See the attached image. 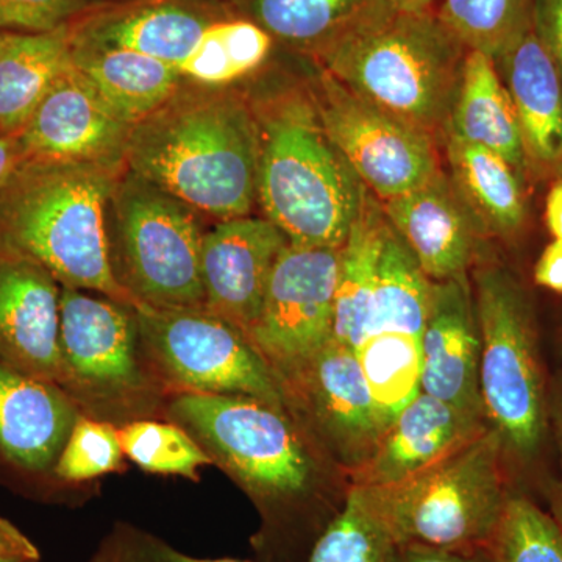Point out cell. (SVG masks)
<instances>
[{"mask_svg":"<svg viewBox=\"0 0 562 562\" xmlns=\"http://www.w3.org/2000/svg\"><path fill=\"white\" fill-rule=\"evenodd\" d=\"M258 151L249 99L187 81L133 125L125 169L222 222L250 216L257 205Z\"/></svg>","mask_w":562,"mask_h":562,"instance_id":"cell-1","label":"cell"},{"mask_svg":"<svg viewBox=\"0 0 562 562\" xmlns=\"http://www.w3.org/2000/svg\"><path fill=\"white\" fill-rule=\"evenodd\" d=\"M124 171L85 162L22 161L0 188V250L38 262L63 288L135 308L111 269L106 209Z\"/></svg>","mask_w":562,"mask_h":562,"instance_id":"cell-2","label":"cell"},{"mask_svg":"<svg viewBox=\"0 0 562 562\" xmlns=\"http://www.w3.org/2000/svg\"><path fill=\"white\" fill-rule=\"evenodd\" d=\"M258 128V203L302 247L341 249L366 187L322 124L312 92L249 99Z\"/></svg>","mask_w":562,"mask_h":562,"instance_id":"cell-3","label":"cell"},{"mask_svg":"<svg viewBox=\"0 0 562 562\" xmlns=\"http://www.w3.org/2000/svg\"><path fill=\"white\" fill-rule=\"evenodd\" d=\"M468 47L435 10H384L313 55L344 87L436 135L447 131Z\"/></svg>","mask_w":562,"mask_h":562,"instance_id":"cell-4","label":"cell"},{"mask_svg":"<svg viewBox=\"0 0 562 562\" xmlns=\"http://www.w3.org/2000/svg\"><path fill=\"white\" fill-rule=\"evenodd\" d=\"M169 413L257 501L269 530L303 514L316 464L286 413L247 395L195 391L177 394Z\"/></svg>","mask_w":562,"mask_h":562,"instance_id":"cell-5","label":"cell"},{"mask_svg":"<svg viewBox=\"0 0 562 562\" xmlns=\"http://www.w3.org/2000/svg\"><path fill=\"white\" fill-rule=\"evenodd\" d=\"M503 457L501 436L490 425L416 475L361 490L397 546L476 552L490 546L508 501Z\"/></svg>","mask_w":562,"mask_h":562,"instance_id":"cell-6","label":"cell"},{"mask_svg":"<svg viewBox=\"0 0 562 562\" xmlns=\"http://www.w3.org/2000/svg\"><path fill=\"white\" fill-rule=\"evenodd\" d=\"M202 214L125 169L106 209L111 269L135 301L203 308Z\"/></svg>","mask_w":562,"mask_h":562,"instance_id":"cell-7","label":"cell"},{"mask_svg":"<svg viewBox=\"0 0 562 562\" xmlns=\"http://www.w3.org/2000/svg\"><path fill=\"white\" fill-rule=\"evenodd\" d=\"M475 308L484 416L505 454L527 464L541 452L547 431L546 383L530 306L508 273L483 268L475 277Z\"/></svg>","mask_w":562,"mask_h":562,"instance_id":"cell-8","label":"cell"},{"mask_svg":"<svg viewBox=\"0 0 562 562\" xmlns=\"http://www.w3.org/2000/svg\"><path fill=\"white\" fill-rule=\"evenodd\" d=\"M139 339L169 382L183 391L247 395L288 414L271 366L250 339L205 308L135 306Z\"/></svg>","mask_w":562,"mask_h":562,"instance_id":"cell-9","label":"cell"},{"mask_svg":"<svg viewBox=\"0 0 562 562\" xmlns=\"http://www.w3.org/2000/svg\"><path fill=\"white\" fill-rule=\"evenodd\" d=\"M314 83L310 92L325 131L380 201L417 190L441 172L430 135L355 94L319 66Z\"/></svg>","mask_w":562,"mask_h":562,"instance_id":"cell-10","label":"cell"},{"mask_svg":"<svg viewBox=\"0 0 562 562\" xmlns=\"http://www.w3.org/2000/svg\"><path fill=\"white\" fill-rule=\"evenodd\" d=\"M277 380L288 413L301 416L344 471H353L371 457L387 425L373 402L353 349L331 338Z\"/></svg>","mask_w":562,"mask_h":562,"instance_id":"cell-11","label":"cell"},{"mask_svg":"<svg viewBox=\"0 0 562 562\" xmlns=\"http://www.w3.org/2000/svg\"><path fill=\"white\" fill-rule=\"evenodd\" d=\"M339 249L288 244L273 268L250 342L276 376L333 338Z\"/></svg>","mask_w":562,"mask_h":562,"instance_id":"cell-12","label":"cell"},{"mask_svg":"<svg viewBox=\"0 0 562 562\" xmlns=\"http://www.w3.org/2000/svg\"><path fill=\"white\" fill-rule=\"evenodd\" d=\"M135 308L81 290L60 294V353L70 397L122 402L147 391Z\"/></svg>","mask_w":562,"mask_h":562,"instance_id":"cell-13","label":"cell"},{"mask_svg":"<svg viewBox=\"0 0 562 562\" xmlns=\"http://www.w3.org/2000/svg\"><path fill=\"white\" fill-rule=\"evenodd\" d=\"M232 10L227 0H117L88 7L66 32L69 43L138 52L181 72Z\"/></svg>","mask_w":562,"mask_h":562,"instance_id":"cell-14","label":"cell"},{"mask_svg":"<svg viewBox=\"0 0 562 562\" xmlns=\"http://www.w3.org/2000/svg\"><path fill=\"white\" fill-rule=\"evenodd\" d=\"M133 124L70 65L20 133L24 161L85 162L125 171Z\"/></svg>","mask_w":562,"mask_h":562,"instance_id":"cell-15","label":"cell"},{"mask_svg":"<svg viewBox=\"0 0 562 562\" xmlns=\"http://www.w3.org/2000/svg\"><path fill=\"white\" fill-rule=\"evenodd\" d=\"M288 244L286 235L266 217L216 222L202 243L203 308L249 338L276 262Z\"/></svg>","mask_w":562,"mask_h":562,"instance_id":"cell-16","label":"cell"},{"mask_svg":"<svg viewBox=\"0 0 562 562\" xmlns=\"http://www.w3.org/2000/svg\"><path fill=\"white\" fill-rule=\"evenodd\" d=\"M60 294L38 262L0 250V362L63 390Z\"/></svg>","mask_w":562,"mask_h":562,"instance_id":"cell-17","label":"cell"},{"mask_svg":"<svg viewBox=\"0 0 562 562\" xmlns=\"http://www.w3.org/2000/svg\"><path fill=\"white\" fill-rule=\"evenodd\" d=\"M420 350L422 391L462 412L484 416L480 392L482 333L468 277L435 281Z\"/></svg>","mask_w":562,"mask_h":562,"instance_id":"cell-18","label":"cell"},{"mask_svg":"<svg viewBox=\"0 0 562 562\" xmlns=\"http://www.w3.org/2000/svg\"><path fill=\"white\" fill-rule=\"evenodd\" d=\"M487 427L486 417L462 412L422 391L384 430L371 457L347 473L350 486L386 487L401 483Z\"/></svg>","mask_w":562,"mask_h":562,"instance_id":"cell-19","label":"cell"},{"mask_svg":"<svg viewBox=\"0 0 562 562\" xmlns=\"http://www.w3.org/2000/svg\"><path fill=\"white\" fill-rule=\"evenodd\" d=\"M382 203L387 221L432 281L465 276L482 231L452 180L439 172L424 187Z\"/></svg>","mask_w":562,"mask_h":562,"instance_id":"cell-20","label":"cell"},{"mask_svg":"<svg viewBox=\"0 0 562 562\" xmlns=\"http://www.w3.org/2000/svg\"><path fill=\"white\" fill-rule=\"evenodd\" d=\"M58 384L0 362V454L29 472L54 468L79 417Z\"/></svg>","mask_w":562,"mask_h":562,"instance_id":"cell-21","label":"cell"},{"mask_svg":"<svg viewBox=\"0 0 562 562\" xmlns=\"http://www.w3.org/2000/svg\"><path fill=\"white\" fill-rule=\"evenodd\" d=\"M512 95L525 154L547 168L562 166V77L532 22L495 58Z\"/></svg>","mask_w":562,"mask_h":562,"instance_id":"cell-22","label":"cell"},{"mask_svg":"<svg viewBox=\"0 0 562 562\" xmlns=\"http://www.w3.org/2000/svg\"><path fill=\"white\" fill-rule=\"evenodd\" d=\"M447 135L495 151L514 169L524 166L527 154L512 95L494 58L483 52L465 55Z\"/></svg>","mask_w":562,"mask_h":562,"instance_id":"cell-23","label":"cell"},{"mask_svg":"<svg viewBox=\"0 0 562 562\" xmlns=\"http://www.w3.org/2000/svg\"><path fill=\"white\" fill-rule=\"evenodd\" d=\"M69 46L72 65L111 109L133 125L165 105L187 83L172 66L138 52L90 44Z\"/></svg>","mask_w":562,"mask_h":562,"instance_id":"cell-24","label":"cell"},{"mask_svg":"<svg viewBox=\"0 0 562 562\" xmlns=\"http://www.w3.org/2000/svg\"><path fill=\"white\" fill-rule=\"evenodd\" d=\"M387 221L383 203L366 188L360 211L339 249L333 338L357 349L371 335L373 291Z\"/></svg>","mask_w":562,"mask_h":562,"instance_id":"cell-25","label":"cell"},{"mask_svg":"<svg viewBox=\"0 0 562 562\" xmlns=\"http://www.w3.org/2000/svg\"><path fill=\"white\" fill-rule=\"evenodd\" d=\"M232 5L288 49L313 57L384 10L391 0H233Z\"/></svg>","mask_w":562,"mask_h":562,"instance_id":"cell-26","label":"cell"},{"mask_svg":"<svg viewBox=\"0 0 562 562\" xmlns=\"http://www.w3.org/2000/svg\"><path fill=\"white\" fill-rule=\"evenodd\" d=\"M66 27L38 35L5 33L0 41V136L20 135L72 65Z\"/></svg>","mask_w":562,"mask_h":562,"instance_id":"cell-27","label":"cell"},{"mask_svg":"<svg viewBox=\"0 0 562 562\" xmlns=\"http://www.w3.org/2000/svg\"><path fill=\"white\" fill-rule=\"evenodd\" d=\"M452 183L482 232L513 233L522 225V191L505 158L447 135Z\"/></svg>","mask_w":562,"mask_h":562,"instance_id":"cell-28","label":"cell"},{"mask_svg":"<svg viewBox=\"0 0 562 562\" xmlns=\"http://www.w3.org/2000/svg\"><path fill=\"white\" fill-rule=\"evenodd\" d=\"M432 290L435 281L420 268L408 244L387 225L373 291L371 335L397 331L420 338Z\"/></svg>","mask_w":562,"mask_h":562,"instance_id":"cell-29","label":"cell"},{"mask_svg":"<svg viewBox=\"0 0 562 562\" xmlns=\"http://www.w3.org/2000/svg\"><path fill=\"white\" fill-rule=\"evenodd\" d=\"M273 47L272 36L233 7L213 25L201 50L180 74L202 87H231L257 72L271 57Z\"/></svg>","mask_w":562,"mask_h":562,"instance_id":"cell-30","label":"cell"},{"mask_svg":"<svg viewBox=\"0 0 562 562\" xmlns=\"http://www.w3.org/2000/svg\"><path fill=\"white\" fill-rule=\"evenodd\" d=\"M355 355L380 416L390 427L422 392L420 338L408 333H372Z\"/></svg>","mask_w":562,"mask_h":562,"instance_id":"cell-31","label":"cell"},{"mask_svg":"<svg viewBox=\"0 0 562 562\" xmlns=\"http://www.w3.org/2000/svg\"><path fill=\"white\" fill-rule=\"evenodd\" d=\"M397 543L361 487L350 486L341 509L314 543L308 562H394Z\"/></svg>","mask_w":562,"mask_h":562,"instance_id":"cell-32","label":"cell"},{"mask_svg":"<svg viewBox=\"0 0 562 562\" xmlns=\"http://www.w3.org/2000/svg\"><path fill=\"white\" fill-rule=\"evenodd\" d=\"M535 0H442L439 20L469 50L497 58L532 22Z\"/></svg>","mask_w":562,"mask_h":562,"instance_id":"cell-33","label":"cell"},{"mask_svg":"<svg viewBox=\"0 0 562 562\" xmlns=\"http://www.w3.org/2000/svg\"><path fill=\"white\" fill-rule=\"evenodd\" d=\"M125 457L143 471L160 475H180L198 482L202 465L213 464L201 443L176 424L135 420L120 428Z\"/></svg>","mask_w":562,"mask_h":562,"instance_id":"cell-34","label":"cell"},{"mask_svg":"<svg viewBox=\"0 0 562 562\" xmlns=\"http://www.w3.org/2000/svg\"><path fill=\"white\" fill-rule=\"evenodd\" d=\"M487 550L494 562H562V536L549 513L509 494Z\"/></svg>","mask_w":562,"mask_h":562,"instance_id":"cell-35","label":"cell"},{"mask_svg":"<svg viewBox=\"0 0 562 562\" xmlns=\"http://www.w3.org/2000/svg\"><path fill=\"white\" fill-rule=\"evenodd\" d=\"M122 454L120 431L113 425L79 416L55 462L54 472L61 482H88L122 471Z\"/></svg>","mask_w":562,"mask_h":562,"instance_id":"cell-36","label":"cell"},{"mask_svg":"<svg viewBox=\"0 0 562 562\" xmlns=\"http://www.w3.org/2000/svg\"><path fill=\"white\" fill-rule=\"evenodd\" d=\"M88 7L81 0H0V32L38 35L61 31Z\"/></svg>","mask_w":562,"mask_h":562,"instance_id":"cell-37","label":"cell"},{"mask_svg":"<svg viewBox=\"0 0 562 562\" xmlns=\"http://www.w3.org/2000/svg\"><path fill=\"white\" fill-rule=\"evenodd\" d=\"M90 562H250L239 560H198L172 549L149 532L120 524L99 546Z\"/></svg>","mask_w":562,"mask_h":562,"instance_id":"cell-38","label":"cell"},{"mask_svg":"<svg viewBox=\"0 0 562 562\" xmlns=\"http://www.w3.org/2000/svg\"><path fill=\"white\" fill-rule=\"evenodd\" d=\"M532 27L562 77V0H535Z\"/></svg>","mask_w":562,"mask_h":562,"instance_id":"cell-39","label":"cell"},{"mask_svg":"<svg viewBox=\"0 0 562 562\" xmlns=\"http://www.w3.org/2000/svg\"><path fill=\"white\" fill-rule=\"evenodd\" d=\"M394 562H494V560L487 549L476 550V552H458V550L405 543L395 549Z\"/></svg>","mask_w":562,"mask_h":562,"instance_id":"cell-40","label":"cell"},{"mask_svg":"<svg viewBox=\"0 0 562 562\" xmlns=\"http://www.w3.org/2000/svg\"><path fill=\"white\" fill-rule=\"evenodd\" d=\"M535 280L539 286L562 294V241L554 239L542 251L535 268Z\"/></svg>","mask_w":562,"mask_h":562,"instance_id":"cell-41","label":"cell"},{"mask_svg":"<svg viewBox=\"0 0 562 562\" xmlns=\"http://www.w3.org/2000/svg\"><path fill=\"white\" fill-rule=\"evenodd\" d=\"M40 557L35 543L9 520L0 517V558L18 557Z\"/></svg>","mask_w":562,"mask_h":562,"instance_id":"cell-42","label":"cell"},{"mask_svg":"<svg viewBox=\"0 0 562 562\" xmlns=\"http://www.w3.org/2000/svg\"><path fill=\"white\" fill-rule=\"evenodd\" d=\"M24 161L20 135L0 136V188Z\"/></svg>","mask_w":562,"mask_h":562,"instance_id":"cell-43","label":"cell"},{"mask_svg":"<svg viewBox=\"0 0 562 562\" xmlns=\"http://www.w3.org/2000/svg\"><path fill=\"white\" fill-rule=\"evenodd\" d=\"M546 220L554 239L562 241V180H558L547 195Z\"/></svg>","mask_w":562,"mask_h":562,"instance_id":"cell-44","label":"cell"},{"mask_svg":"<svg viewBox=\"0 0 562 562\" xmlns=\"http://www.w3.org/2000/svg\"><path fill=\"white\" fill-rule=\"evenodd\" d=\"M557 431H558V443H560L561 454V475L560 480L554 483L552 492H550V516L557 524L558 530L562 536V394L557 406Z\"/></svg>","mask_w":562,"mask_h":562,"instance_id":"cell-45","label":"cell"},{"mask_svg":"<svg viewBox=\"0 0 562 562\" xmlns=\"http://www.w3.org/2000/svg\"><path fill=\"white\" fill-rule=\"evenodd\" d=\"M435 0H391L392 7L401 11H428L432 10Z\"/></svg>","mask_w":562,"mask_h":562,"instance_id":"cell-46","label":"cell"},{"mask_svg":"<svg viewBox=\"0 0 562 562\" xmlns=\"http://www.w3.org/2000/svg\"><path fill=\"white\" fill-rule=\"evenodd\" d=\"M0 562H40V557H25V554H18V557L0 558Z\"/></svg>","mask_w":562,"mask_h":562,"instance_id":"cell-47","label":"cell"},{"mask_svg":"<svg viewBox=\"0 0 562 562\" xmlns=\"http://www.w3.org/2000/svg\"><path fill=\"white\" fill-rule=\"evenodd\" d=\"M81 2L88 3V5H98V3L117 2V0H81Z\"/></svg>","mask_w":562,"mask_h":562,"instance_id":"cell-48","label":"cell"},{"mask_svg":"<svg viewBox=\"0 0 562 562\" xmlns=\"http://www.w3.org/2000/svg\"><path fill=\"white\" fill-rule=\"evenodd\" d=\"M3 36H5V33L0 32V41L3 40Z\"/></svg>","mask_w":562,"mask_h":562,"instance_id":"cell-49","label":"cell"},{"mask_svg":"<svg viewBox=\"0 0 562 562\" xmlns=\"http://www.w3.org/2000/svg\"><path fill=\"white\" fill-rule=\"evenodd\" d=\"M227 2H233V0H227Z\"/></svg>","mask_w":562,"mask_h":562,"instance_id":"cell-50","label":"cell"}]
</instances>
